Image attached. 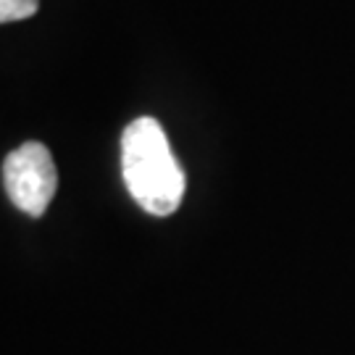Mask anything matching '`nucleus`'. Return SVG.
Segmentation results:
<instances>
[{
  "label": "nucleus",
  "mask_w": 355,
  "mask_h": 355,
  "mask_svg": "<svg viewBox=\"0 0 355 355\" xmlns=\"http://www.w3.org/2000/svg\"><path fill=\"white\" fill-rule=\"evenodd\" d=\"M121 174L132 200L150 216H171L184 198V171L164 127L150 116H140L124 129Z\"/></svg>",
  "instance_id": "f257e3e1"
},
{
  "label": "nucleus",
  "mask_w": 355,
  "mask_h": 355,
  "mask_svg": "<svg viewBox=\"0 0 355 355\" xmlns=\"http://www.w3.org/2000/svg\"><path fill=\"white\" fill-rule=\"evenodd\" d=\"M3 184L19 211L40 218L58 190V171L51 150L35 140L11 150L3 161Z\"/></svg>",
  "instance_id": "f03ea898"
},
{
  "label": "nucleus",
  "mask_w": 355,
  "mask_h": 355,
  "mask_svg": "<svg viewBox=\"0 0 355 355\" xmlns=\"http://www.w3.org/2000/svg\"><path fill=\"white\" fill-rule=\"evenodd\" d=\"M40 8V0H0V24L21 21L35 16Z\"/></svg>",
  "instance_id": "7ed1b4c3"
}]
</instances>
